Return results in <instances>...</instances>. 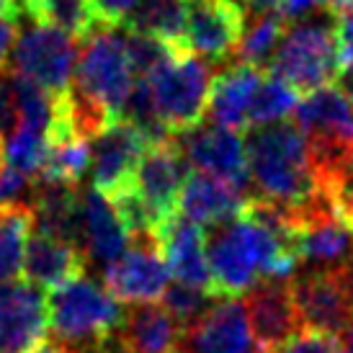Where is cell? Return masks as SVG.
Wrapping results in <instances>:
<instances>
[{
  "mask_svg": "<svg viewBox=\"0 0 353 353\" xmlns=\"http://www.w3.org/2000/svg\"><path fill=\"white\" fill-rule=\"evenodd\" d=\"M206 261L212 274V294L237 299L263 279H289L302 263L292 240L274 235L245 209L206 235Z\"/></svg>",
  "mask_w": 353,
  "mask_h": 353,
  "instance_id": "cell-1",
  "label": "cell"
},
{
  "mask_svg": "<svg viewBox=\"0 0 353 353\" xmlns=\"http://www.w3.org/2000/svg\"><path fill=\"white\" fill-rule=\"evenodd\" d=\"M248 173L255 199H263L294 214L312 199L323 196L304 132L292 121L255 127L248 134Z\"/></svg>",
  "mask_w": 353,
  "mask_h": 353,
  "instance_id": "cell-2",
  "label": "cell"
},
{
  "mask_svg": "<svg viewBox=\"0 0 353 353\" xmlns=\"http://www.w3.org/2000/svg\"><path fill=\"white\" fill-rule=\"evenodd\" d=\"M47 314L54 338L72 353H80L117 335L124 310L103 286L88 276H80L50 292Z\"/></svg>",
  "mask_w": 353,
  "mask_h": 353,
  "instance_id": "cell-3",
  "label": "cell"
},
{
  "mask_svg": "<svg viewBox=\"0 0 353 353\" xmlns=\"http://www.w3.org/2000/svg\"><path fill=\"white\" fill-rule=\"evenodd\" d=\"M148 83L157 117L170 137L204 124L212 72L201 57L191 52H173L150 72Z\"/></svg>",
  "mask_w": 353,
  "mask_h": 353,
  "instance_id": "cell-4",
  "label": "cell"
},
{
  "mask_svg": "<svg viewBox=\"0 0 353 353\" xmlns=\"http://www.w3.org/2000/svg\"><path fill=\"white\" fill-rule=\"evenodd\" d=\"M330 10H325L323 19H302L284 34L274 59L271 75L289 83L296 93H312L338 75V57H335L333 21Z\"/></svg>",
  "mask_w": 353,
  "mask_h": 353,
  "instance_id": "cell-5",
  "label": "cell"
},
{
  "mask_svg": "<svg viewBox=\"0 0 353 353\" xmlns=\"http://www.w3.org/2000/svg\"><path fill=\"white\" fill-rule=\"evenodd\" d=\"M296 127L304 132L320 183L353 152V106L338 85H325L296 103Z\"/></svg>",
  "mask_w": 353,
  "mask_h": 353,
  "instance_id": "cell-6",
  "label": "cell"
},
{
  "mask_svg": "<svg viewBox=\"0 0 353 353\" xmlns=\"http://www.w3.org/2000/svg\"><path fill=\"white\" fill-rule=\"evenodd\" d=\"M75 41L78 39H72L65 31L34 21L19 34L6 62V70L37 83L52 99L65 96L70 90V80L78 59Z\"/></svg>",
  "mask_w": 353,
  "mask_h": 353,
  "instance_id": "cell-7",
  "label": "cell"
},
{
  "mask_svg": "<svg viewBox=\"0 0 353 353\" xmlns=\"http://www.w3.org/2000/svg\"><path fill=\"white\" fill-rule=\"evenodd\" d=\"M302 327L341 335L353 312V261L335 268H312L289 281Z\"/></svg>",
  "mask_w": 353,
  "mask_h": 353,
  "instance_id": "cell-8",
  "label": "cell"
},
{
  "mask_svg": "<svg viewBox=\"0 0 353 353\" xmlns=\"http://www.w3.org/2000/svg\"><path fill=\"white\" fill-rule=\"evenodd\" d=\"M186 173L188 168L183 165V155L173 137L148 145V150L139 157L132 188L157 222V232L178 214V196H181Z\"/></svg>",
  "mask_w": 353,
  "mask_h": 353,
  "instance_id": "cell-9",
  "label": "cell"
},
{
  "mask_svg": "<svg viewBox=\"0 0 353 353\" xmlns=\"http://www.w3.org/2000/svg\"><path fill=\"white\" fill-rule=\"evenodd\" d=\"M168 268L155 240H132L117 261L103 265V284L117 302L155 304L168 289Z\"/></svg>",
  "mask_w": 353,
  "mask_h": 353,
  "instance_id": "cell-10",
  "label": "cell"
},
{
  "mask_svg": "<svg viewBox=\"0 0 353 353\" xmlns=\"http://www.w3.org/2000/svg\"><path fill=\"white\" fill-rule=\"evenodd\" d=\"M245 31V10L237 0H191L186 47L206 62H225L237 54Z\"/></svg>",
  "mask_w": 353,
  "mask_h": 353,
  "instance_id": "cell-11",
  "label": "cell"
},
{
  "mask_svg": "<svg viewBox=\"0 0 353 353\" xmlns=\"http://www.w3.org/2000/svg\"><path fill=\"white\" fill-rule=\"evenodd\" d=\"M178 150L194 170L219 178L235 186L237 191H243L250 183L245 142L235 129L219 127V124H209V127L199 124L186 134H178Z\"/></svg>",
  "mask_w": 353,
  "mask_h": 353,
  "instance_id": "cell-12",
  "label": "cell"
},
{
  "mask_svg": "<svg viewBox=\"0 0 353 353\" xmlns=\"http://www.w3.org/2000/svg\"><path fill=\"white\" fill-rule=\"evenodd\" d=\"M96 142L90 145V168H93V188L108 201L124 194L134 183L139 157L148 150V142L137 129L127 121L108 124Z\"/></svg>",
  "mask_w": 353,
  "mask_h": 353,
  "instance_id": "cell-13",
  "label": "cell"
},
{
  "mask_svg": "<svg viewBox=\"0 0 353 353\" xmlns=\"http://www.w3.org/2000/svg\"><path fill=\"white\" fill-rule=\"evenodd\" d=\"M178 353H261L240 299L209 304L181 333Z\"/></svg>",
  "mask_w": 353,
  "mask_h": 353,
  "instance_id": "cell-14",
  "label": "cell"
},
{
  "mask_svg": "<svg viewBox=\"0 0 353 353\" xmlns=\"http://www.w3.org/2000/svg\"><path fill=\"white\" fill-rule=\"evenodd\" d=\"M245 314L261 353H271L302 327L289 279H263L245 294Z\"/></svg>",
  "mask_w": 353,
  "mask_h": 353,
  "instance_id": "cell-15",
  "label": "cell"
},
{
  "mask_svg": "<svg viewBox=\"0 0 353 353\" xmlns=\"http://www.w3.org/2000/svg\"><path fill=\"white\" fill-rule=\"evenodd\" d=\"M50 325L47 299L31 284H0V353H29Z\"/></svg>",
  "mask_w": 353,
  "mask_h": 353,
  "instance_id": "cell-16",
  "label": "cell"
},
{
  "mask_svg": "<svg viewBox=\"0 0 353 353\" xmlns=\"http://www.w3.org/2000/svg\"><path fill=\"white\" fill-rule=\"evenodd\" d=\"M155 243L163 261H165L168 274L173 276L178 284L194 286V289L212 294V274H209V261H206L204 227L194 225L186 216L176 214L170 222L160 227Z\"/></svg>",
  "mask_w": 353,
  "mask_h": 353,
  "instance_id": "cell-17",
  "label": "cell"
},
{
  "mask_svg": "<svg viewBox=\"0 0 353 353\" xmlns=\"http://www.w3.org/2000/svg\"><path fill=\"white\" fill-rule=\"evenodd\" d=\"M243 206H245L243 191L201 170H188L178 196V214L209 230L235 219L243 212Z\"/></svg>",
  "mask_w": 353,
  "mask_h": 353,
  "instance_id": "cell-18",
  "label": "cell"
},
{
  "mask_svg": "<svg viewBox=\"0 0 353 353\" xmlns=\"http://www.w3.org/2000/svg\"><path fill=\"white\" fill-rule=\"evenodd\" d=\"M85 265H88V258L80 248L37 232L26 243L21 274L26 279V284L54 292L59 286L85 276Z\"/></svg>",
  "mask_w": 353,
  "mask_h": 353,
  "instance_id": "cell-19",
  "label": "cell"
},
{
  "mask_svg": "<svg viewBox=\"0 0 353 353\" xmlns=\"http://www.w3.org/2000/svg\"><path fill=\"white\" fill-rule=\"evenodd\" d=\"M127 245L129 232L114 204L96 188H88L80 196V248L85 258L99 265H108L127 250Z\"/></svg>",
  "mask_w": 353,
  "mask_h": 353,
  "instance_id": "cell-20",
  "label": "cell"
},
{
  "mask_svg": "<svg viewBox=\"0 0 353 353\" xmlns=\"http://www.w3.org/2000/svg\"><path fill=\"white\" fill-rule=\"evenodd\" d=\"M263 78V70L245 62H235L230 68L219 70L209 83V96H206L209 119L219 127H245L248 108L253 103Z\"/></svg>",
  "mask_w": 353,
  "mask_h": 353,
  "instance_id": "cell-21",
  "label": "cell"
},
{
  "mask_svg": "<svg viewBox=\"0 0 353 353\" xmlns=\"http://www.w3.org/2000/svg\"><path fill=\"white\" fill-rule=\"evenodd\" d=\"M183 327L160 304L129 307L117 330V341L127 353H178Z\"/></svg>",
  "mask_w": 353,
  "mask_h": 353,
  "instance_id": "cell-22",
  "label": "cell"
},
{
  "mask_svg": "<svg viewBox=\"0 0 353 353\" xmlns=\"http://www.w3.org/2000/svg\"><path fill=\"white\" fill-rule=\"evenodd\" d=\"M29 206L41 235L80 248V194L75 191V186L34 181Z\"/></svg>",
  "mask_w": 353,
  "mask_h": 353,
  "instance_id": "cell-23",
  "label": "cell"
},
{
  "mask_svg": "<svg viewBox=\"0 0 353 353\" xmlns=\"http://www.w3.org/2000/svg\"><path fill=\"white\" fill-rule=\"evenodd\" d=\"M191 0H137L124 21V31L145 34L176 52H188L186 19Z\"/></svg>",
  "mask_w": 353,
  "mask_h": 353,
  "instance_id": "cell-24",
  "label": "cell"
},
{
  "mask_svg": "<svg viewBox=\"0 0 353 353\" xmlns=\"http://www.w3.org/2000/svg\"><path fill=\"white\" fill-rule=\"evenodd\" d=\"M90 168V145L83 137H65L50 142L44 165L34 181L39 183H62V186H78Z\"/></svg>",
  "mask_w": 353,
  "mask_h": 353,
  "instance_id": "cell-25",
  "label": "cell"
},
{
  "mask_svg": "<svg viewBox=\"0 0 353 353\" xmlns=\"http://www.w3.org/2000/svg\"><path fill=\"white\" fill-rule=\"evenodd\" d=\"M31 227H34L31 206L0 209V284H10L21 276Z\"/></svg>",
  "mask_w": 353,
  "mask_h": 353,
  "instance_id": "cell-26",
  "label": "cell"
},
{
  "mask_svg": "<svg viewBox=\"0 0 353 353\" xmlns=\"http://www.w3.org/2000/svg\"><path fill=\"white\" fill-rule=\"evenodd\" d=\"M23 13L31 21L50 23L78 41L96 31L88 0H23Z\"/></svg>",
  "mask_w": 353,
  "mask_h": 353,
  "instance_id": "cell-27",
  "label": "cell"
},
{
  "mask_svg": "<svg viewBox=\"0 0 353 353\" xmlns=\"http://www.w3.org/2000/svg\"><path fill=\"white\" fill-rule=\"evenodd\" d=\"M284 34L286 19L279 10L255 13L253 23L245 26V31H243V39H240V47H237V59L263 70L265 65H271Z\"/></svg>",
  "mask_w": 353,
  "mask_h": 353,
  "instance_id": "cell-28",
  "label": "cell"
},
{
  "mask_svg": "<svg viewBox=\"0 0 353 353\" xmlns=\"http://www.w3.org/2000/svg\"><path fill=\"white\" fill-rule=\"evenodd\" d=\"M296 103H299V93L281 78L268 75V78H263L253 103L248 108L245 124H250L255 129V127L276 124V121H284L296 108Z\"/></svg>",
  "mask_w": 353,
  "mask_h": 353,
  "instance_id": "cell-29",
  "label": "cell"
},
{
  "mask_svg": "<svg viewBox=\"0 0 353 353\" xmlns=\"http://www.w3.org/2000/svg\"><path fill=\"white\" fill-rule=\"evenodd\" d=\"M119 119L137 129L148 145L170 139L168 129L163 127V121L157 117V108H155V101H152V90H150L148 78L134 80V85H132L127 101H124V106H121V117Z\"/></svg>",
  "mask_w": 353,
  "mask_h": 353,
  "instance_id": "cell-30",
  "label": "cell"
},
{
  "mask_svg": "<svg viewBox=\"0 0 353 353\" xmlns=\"http://www.w3.org/2000/svg\"><path fill=\"white\" fill-rule=\"evenodd\" d=\"M10 83H13V96H16V108H19V127L34 129L47 137L52 119H54V99L37 83L21 78L16 72H10Z\"/></svg>",
  "mask_w": 353,
  "mask_h": 353,
  "instance_id": "cell-31",
  "label": "cell"
},
{
  "mask_svg": "<svg viewBox=\"0 0 353 353\" xmlns=\"http://www.w3.org/2000/svg\"><path fill=\"white\" fill-rule=\"evenodd\" d=\"M47 150H50V142L44 134L26 127H16V132L3 145V157H6V165L34 178L39 173V168L44 165Z\"/></svg>",
  "mask_w": 353,
  "mask_h": 353,
  "instance_id": "cell-32",
  "label": "cell"
},
{
  "mask_svg": "<svg viewBox=\"0 0 353 353\" xmlns=\"http://www.w3.org/2000/svg\"><path fill=\"white\" fill-rule=\"evenodd\" d=\"M212 304V294H206L201 289L186 284H168L165 294H163V307L178 320L181 327L191 325L196 317L206 312V307Z\"/></svg>",
  "mask_w": 353,
  "mask_h": 353,
  "instance_id": "cell-33",
  "label": "cell"
},
{
  "mask_svg": "<svg viewBox=\"0 0 353 353\" xmlns=\"http://www.w3.org/2000/svg\"><path fill=\"white\" fill-rule=\"evenodd\" d=\"M124 47H127L129 62L137 78H148L163 59L176 52L163 41L145 37V34H132V31H124Z\"/></svg>",
  "mask_w": 353,
  "mask_h": 353,
  "instance_id": "cell-34",
  "label": "cell"
},
{
  "mask_svg": "<svg viewBox=\"0 0 353 353\" xmlns=\"http://www.w3.org/2000/svg\"><path fill=\"white\" fill-rule=\"evenodd\" d=\"M271 353H343V343H341V335L299 327L292 338H286Z\"/></svg>",
  "mask_w": 353,
  "mask_h": 353,
  "instance_id": "cell-35",
  "label": "cell"
},
{
  "mask_svg": "<svg viewBox=\"0 0 353 353\" xmlns=\"http://www.w3.org/2000/svg\"><path fill=\"white\" fill-rule=\"evenodd\" d=\"M31 194H34V178L10 165L0 168V209L29 206Z\"/></svg>",
  "mask_w": 353,
  "mask_h": 353,
  "instance_id": "cell-36",
  "label": "cell"
},
{
  "mask_svg": "<svg viewBox=\"0 0 353 353\" xmlns=\"http://www.w3.org/2000/svg\"><path fill=\"white\" fill-rule=\"evenodd\" d=\"M96 29H119L134 10L137 0H88Z\"/></svg>",
  "mask_w": 353,
  "mask_h": 353,
  "instance_id": "cell-37",
  "label": "cell"
},
{
  "mask_svg": "<svg viewBox=\"0 0 353 353\" xmlns=\"http://www.w3.org/2000/svg\"><path fill=\"white\" fill-rule=\"evenodd\" d=\"M333 39L335 57H338V72L353 65V13H333Z\"/></svg>",
  "mask_w": 353,
  "mask_h": 353,
  "instance_id": "cell-38",
  "label": "cell"
},
{
  "mask_svg": "<svg viewBox=\"0 0 353 353\" xmlns=\"http://www.w3.org/2000/svg\"><path fill=\"white\" fill-rule=\"evenodd\" d=\"M16 127H19V108H16L10 72L0 68V139H8L16 132Z\"/></svg>",
  "mask_w": 353,
  "mask_h": 353,
  "instance_id": "cell-39",
  "label": "cell"
},
{
  "mask_svg": "<svg viewBox=\"0 0 353 353\" xmlns=\"http://www.w3.org/2000/svg\"><path fill=\"white\" fill-rule=\"evenodd\" d=\"M323 8H327V0H281L279 13L289 21V19H302L310 10H323Z\"/></svg>",
  "mask_w": 353,
  "mask_h": 353,
  "instance_id": "cell-40",
  "label": "cell"
},
{
  "mask_svg": "<svg viewBox=\"0 0 353 353\" xmlns=\"http://www.w3.org/2000/svg\"><path fill=\"white\" fill-rule=\"evenodd\" d=\"M16 39H19V19H0V68H6Z\"/></svg>",
  "mask_w": 353,
  "mask_h": 353,
  "instance_id": "cell-41",
  "label": "cell"
},
{
  "mask_svg": "<svg viewBox=\"0 0 353 353\" xmlns=\"http://www.w3.org/2000/svg\"><path fill=\"white\" fill-rule=\"evenodd\" d=\"M29 353H72V351L65 343H59L57 338H47L44 335L41 341H37V343L31 345Z\"/></svg>",
  "mask_w": 353,
  "mask_h": 353,
  "instance_id": "cell-42",
  "label": "cell"
},
{
  "mask_svg": "<svg viewBox=\"0 0 353 353\" xmlns=\"http://www.w3.org/2000/svg\"><path fill=\"white\" fill-rule=\"evenodd\" d=\"M80 353H127L124 348H121V343L117 341V335H111V338H106V341H101V343L90 345V348H85V351Z\"/></svg>",
  "mask_w": 353,
  "mask_h": 353,
  "instance_id": "cell-43",
  "label": "cell"
},
{
  "mask_svg": "<svg viewBox=\"0 0 353 353\" xmlns=\"http://www.w3.org/2000/svg\"><path fill=\"white\" fill-rule=\"evenodd\" d=\"M338 75H341V78H338V88L343 90V96L351 101V106H353V65L345 68L343 72H338Z\"/></svg>",
  "mask_w": 353,
  "mask_h": 353,
  "instance_id": "cell-44",
  "label": "cell"
},
{
  "mask_svg": "<svg viewBox=\"0 0 353 353\" xmlns=\"http://www.w3.org/2000/svg\"><path fill=\"white\" fill-rule=\"evenodd\" d=\"M248 8H253L255 13H265V10H276L281 6V0H245Z\"/></svg>",
  "mask_w": 353,
  "mask_h": 353,
  "instance_id": "cell-45",
  "label": "cell"
},
{
  "mask_svg": "<svg viewBox=\"0 0 353 353\" xmlns=\"http://www.w3.org/2000/svg\"><path fill=\"white\" fill-rule=\"evenodd\" d=\"M330 13H353V0H327Z\"/></svg>",
  "mask_w": 353,
  "mask_h": 353,
  "instance_id": "cell-46",
  "label": "cell"
},
{
  "mask_svg": "<svg viewBox=\"0 0 353 353\" xmlns=\"http://www.w3.org/2000/svg\"><path fill=\"white\" fill-rule=\"evenodd\" d=\"M13 3H16V6H19L21 10H23V0H13Z\"/></svg>",
  "mask_w": 353,
  "mask_h": 353,
  "instance_id": "cell-47",
  "label": "cell"
},
{
  "mask_svg": "<svg viewBox=\"0 0 353 353\" xmlns=\"http://www.w3.org/2000/svg\"><path fill=\"white\" fill-rule=\"evenodd\" d=\"M0 160H3V139H0Z\"/></svg>",
  "mask_w": 353,
  "mask_h": 353,
  "instance_id": "cell-48",
  "label": "cell"
}]
</instances>
